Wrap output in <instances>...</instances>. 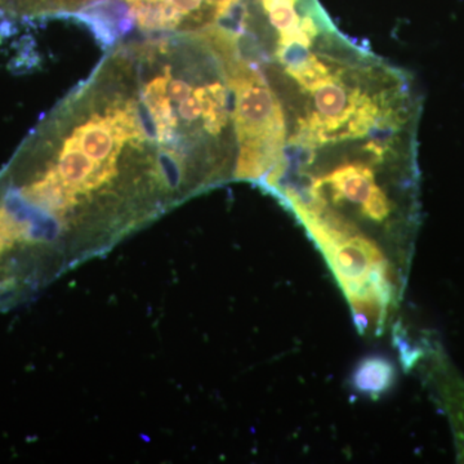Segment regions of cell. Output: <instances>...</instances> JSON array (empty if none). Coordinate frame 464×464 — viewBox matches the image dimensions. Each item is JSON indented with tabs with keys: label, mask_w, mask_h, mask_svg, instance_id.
<instances>
[{
	"label": "cell",
	"mask_w": 464,
	"mask_h": 464,
	"mask_svg": "<svg viewBox=\"0 0 464 464\" xmlns=\"http://www.w3.org/2000/svg\"><path fill=\"white\" fill-rule=\"evenodd\" d=\"M21 198L30 207L52 216H63L78 203V194L61 179L54 164L21 188Z\"/></svg>",
	"instance_id": "cell-1"
},
{
	"label": "cell",
	"mask_w": 464,
	"mask_h": 464,
	"mask_svg": "<svg viewBox=\"0 0 464 464\" xmlns=\"http://www.w3.org/2000/svg\"><path fill=\"white\" fill-rule=\"evenodd\" d=\"M395 381V365L390 357L383 355L362 357L351 373L353 390L372 400H380L390 392Z\"/></svg>",
	"instance_id": "cell-2"
},
{
	"label": "cell",
	"mask_w": 464,
	"mask_h": 464,
	"mask_svg": "<svg viewBox=\"0 0 464 464\" xmlns=\"http://www.w3.org/2000/svg\"><path fill=\"white\" fill-rule=\"evenodd\" d=\"M72 136L75 137L81 149L85 154L96 161L103 164L109 159L119 157L121 146L116 145L106 116L93 115L90 121L76 128Z\"/></svg>",
	"instance_id": "cell-3"
},
{
	"label": "cell",
	"mask_w": 464,
	"mask_h": 464,
	"mask_svg": "<svg viewBox=\"0 0 464 464\" xmlns=\"http://www.w3.org/2000/svg\"><path fill=\"white\" fill-rule=\"evenodd\" d=\"M102 164L96 163L81 149L74 136L69 137L58 157L57 172L76 194H83L92 176Z\"/></svg>",
	"instance_id": "cell-4"
},
{
	"label": "cell",
	"mask_w": 464,
	"mask_h": 464,
	"mask_svg": "<svg viewBox=\"0 0 464 464\" xmlns=\"http://www.w3.org/2000/svg\"><path fill=\"white\" fill-rule=\"evenodd\" d=\"M105 116L111 127L116 145L123 148L124 142L141 145L145 141L146 130L134 101H128L121 106H112L106 110Z\"/></svg>",
	"instance_id": "cell-5"
},
{
	"label": "cell",
	"mask_w": 464,
	"mask_h": 464,
	"mask_svg": "<svg viewBox=\"0 0 464 464\" xmlns=\"http://www.w3.org/2000/svg\"><path fill=\"white\" fill-rule=\"evenodd\" d=\"M195 87L192 88L188 82L182 81V79H172L168 85V96L170 101L176 102L177 105L181 103L182 101L188 99L192 93H194Z\"/></svg>",
	"instance_id": "cell-6"
}]
</instances>
